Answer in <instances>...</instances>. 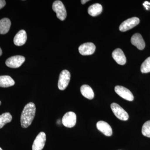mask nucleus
I'll use <instances>...</instances> for the list:
<instances>
[{"instance_id": "1", "label": "nucleus", "mask_w": 150, "mask_h": 150, "mask_svg": "<svg viewBox=\"0 0 150 150\" xmlns=\"http://www.w3.org/2000/svg\"><path fill=\"white\" fill-rule=\"evenodd\" d=\"M36 108L35 104L30 102L25 106L21 117L22 127L27 128L31 125L35 117Z\"/></svg>"}, {"instance_id": "2", "label": "nucleus", "mask_w": 150, "mask_h": 150, "mask_svg": "<svg viewBox=\"0 0 150 150\" xmlns=\"http://www.w3.org/2000/svg\"><path fill=\"white\" fill-rule=\"evenodd\" d=\"M52 9L56 12L57 18L61 21H64L67 16V12L64 4L60 1H56L53 3Z\"/></svg>"}, {"instance_id": "3", "label": "nucleus", "mask_w": 150, "mask_h": 150, "mask_svg": "<svg viewBox=\"0 0 150 150\" xmlns=\"http://www.w3.org/2000/svg\"><path fill=\"white\" fill-rule=\"evenodd\" d=\"M110 107L114 115L118 119L124 121L128 120L129 118V114L119 105L115 103H113L110 105Z\"/></svg>"}, {"instance_id": "4", "label": "nucleus", "mask_w": 150, "mask_h": 150, "mask_svg": "<svg viewBox=\"0 0 150 150\" xmlns=\"http://www.w3.org/2000/svg\"><path fill=\"white\" fill-rule=\"evenodd\" d=\"M71 78V74L67 70L62 71L59 75L58 88L60 90H64L69 85Z\"/></svg>"}, {"instance_id": "5", "label": "nucleus", "mask_w": 150, "mask_h": 150, "mask_svg": "<svg viewBox=\"0 0 150 150\" xmlns=\"http://www.w3.org/2000/svg\"><path fill=\"white\" fill-rule=\"evenodd\" d=\"M140 22L139 19L133 17L128 19L121 23L119 26V30L121 32H125L137 26Z\"/></svg>"}, {"instance_id": "6", "label": "nucleus", "mask_w": 150, "mask_h": 150, "mask_svg": "<svg viewBox=\"0 0 150 150\" xmlns=\"http://www.w3.org/2000/svg\"><path fill=\"white\" fill-rule=\"evenodd\" d=\"M25 61L24 56H12L7 59L6 64L8 67L11 68H19L22 65Z\"/></svg>"}, {"instance_id": "7", "label": "nucleus", "mask_w": 150, "mask_h": 150, "mask_svg": "<svg viewBox=\"0 0 150 150\" xmlns=\"http://www.w3.org/2000/svg\"><path fill=\"white\" fill-rule=\"evenodd\" d=\"M76 122V115L74 112L70 111L67 112L62 118V123L67 128H72Z\"/></svg>"}, {"instance_id": "8", "label": "nucleus", "mask_w": 150, "mask_h": 150, "mask_svg": "<svg viewBox=\"0 0 150 150\" xmlns=\"http://www.w3.org/2000/svg\"><path fill=\"white\" fill-rule=\"evenodd\" d=\"M115 91L117 94L123 99L128 101H132L134 100V96L129 90L121 86H117L115 87Z\"/></svg>"}, {"instance_id": "9", "label": "nucleus", "mask_w": 150, "mask_h": 150, "mask_svg": "<svg viewBox=\"0 0 150 150\" xmlns=\"http://www.w3.org/2000/svg\"><path fill=\"white\" fill-rule=\"evenodd\" d=\"M46 142V135L41 132L38 135L32 146V150H42L44 148Z\"/></svg>"}, {"instance_id": "10", "label": "nucleus", "mask_w": 150, "mask_h": 150, "mask_svg": "<svg viewBox=\"0 0 150 150\" xmlns=\"http://www.w3.org/2000/svg\"><path fill=\"white\" fill-rule=\"evenodd\" d=\"M96 46L92 43H86L82 44L79 48V52L81 55L88 56L94 53Z\"/></svg>"}, {"instance_id": "11", "label": "nucleus", "mask_w": 150, "mask_h": 150, "mask_svg": "<svg viewBox=\"0 0 150 150\" xmlns=\"http://www.w3.org/2000/svg\"><path fill=\"white\" fill-rule=\"evenodd\" d=\"M96 127L97 129L105 136L110 137L112 135V128L107 122L103 121H98L96 124Z\"/></svg>"}, {"instance_id": "12", "label": "nucleus", "mask_w": 150, "mask_h": 150, "mask_svg": "<svg viewBox=\"0 0 150 150\" xmlns=\"http://www.w3.org/2000/svg\"><path fill=\"white\" fill-rule=\"evenodd\" d=\"M112 56L115 62L121 65L126 64V59L123 52L120 48H116L112 52Z\"/></svg>"}, {"instance_id": "13", "label": "nucleus", "mask_w": 150, "mask_h": 150, "mask_svg": "<svg viewBox=\"0 0 150 150\" xmlns=\"http://www.w3.org/2000/svg\"><path fill=\"white\" fill-rule=\"evenodd\" d=\"M131 43L139 50H142L145 48V43L142 35L139 33L134 34L131 38Z\"/></svg>"}, {"instance_id": "14", "label": "nucleus", "mask_w": 150, "mask_h": 150, "mask_svg": "<svg viewBox=\"0 0 150 150\" xmlns=\"http://www.w3.org/2000/svg\"><path fill=\"white\" fill-rule=\"evenodd\" d=\"M27 40V34L24 30H21L16 35L13 39L14 43L17 46L24 45Z\"/></svg>"}, {"instance_id": "15", "label": "nucleus", "mask_w": 150, "mask_h": 150, "mask_svg": "<svg viewBox=\"0 0 150 150\" xmlns=\"http://www.w3.org/2000/svg\"><path fill=\"white\" fill-rule=\"evenodd\" d=\"M81 92L82 95L87 99H93L94 97L93 90L88 85H83L81 86Z\"/></svg>"}, {"instance_id": "16", "label": "nucleus", "mask_w": 150, "mask_h": 150, "mask_svg": "<svg viewBox=\"0 0 150 150\" xmlns=\"http://www.w3.org/2000/svg\"><path fill=\"white\" fill-rule=\"evenodd\" d=\"M11 22L8 18H4L0 20V34H5L9 30Z\"/></svg>"}, {"instance_id": "17", "label": "nucleus", "mask_w": 150, "mask_h": 150, "mask_svg": "<svg viewBox=\"0 0 150 150\" xmlns=\"http://www.w3.org/2000/svg\"><path fill=\"white\" fill-rule=\"evenodd\" d=\"M15 84L13 79L8 76H0V87L7 88Z\"/></svg>"}, {"instance_id": "18", "label": "nucleus", "mask_w": 150, "mask_h": 150, "mask_svg": "<svg viewBox=\"0 0 150 150\" xmlns=\"http://www.w3.org/2000/svg\"><path fill=\"white\" fill-rule=\"evenodd\" d=\"M102 6L99 4H95L92 5L88 10V12L90 15L92 16H96L99 15L102 12Z\"/></svg>"}, {"instance_id": "19", "label": "nucleus", "mask_w": 150, "mask_h": 150, "mask_svg": "<svg viewBox=\"0 0 150 150\" xmlns=\"http://www.w3.org/2000/svg\"><path fill=\"white\" fill-rule=\"evenodd\" d=\"M12 117L9 112H7L0 115V129L2 128L7 123L12 121Z\"/></svg>"}, {"instance_id": "20", "label": "nucleus", "mask_w": 150, "mask_h": 150, "mask_svg": "<svg viewBox=\"0 0 150 150\" xmlns=\"http://www.w3.org/2000/svg\"><path fill=\"white\" fill-rule=\"evenodd\" d=\"M141 72L146 74L150 72V57L148 58L143 62L141 67Z\"/></svg>"}, {"instance_id": "21", "label": "nucleus", "mask_w": 150, "mask_h": 150, "mask_svg": "<svg viewBox=\"0 0 150 150\" xmlns=\"http://www.w3.org/2000/svg\"><path fill=\"white\" fill-rule=\"evenodd\" d=\"M142 133L145 137L150 138V121L144 123L142 126Z\"/></svg>"}, {"instance_id": "22", "label": "nucleus", "mask_w": 150, "mask_h": 150, "mask_svg": "<svg viewBox=\"0 0 150 150\" xmlns=\"http://www.w3.org/2000/svg\"><path fill=\"white\" fill-rule=\"evenodd\" d=\"M6 4V2L4 0H0V9L3 8Z\"/></svg>"}, {"instance_id": "23", "label": "nucleus", "mask_w": 150, "mask_h": 150, "mask_svg": "<svg viewBox=\"0 0 150 150\" xmlns=\"http://www.w3.org/2000/svg\"><path fill=\"white\" fill-rule=\"evenodd\" d=\"M88 1H87V0H81V3L82 4H84L86 3Z\"/></svg>"}, {"instance_id": "24", "label": "nucleus", "mask_w": 150, "mask_h": 150, "mask_svg": "<svg viewBox=\"0 0 150 150\" xmlns=\"http://www.w3.org/2000/svg\"><path fill=\"white\" fill-rule=\"evenodd\" d=\"M2 54V51L1 49L0 48V56H1Z\"/></svg>"}, {"instance_id": "25", "label": "nucleus", "mask_w": 150, "mask_h": 150, "mask_svg": "<svg viewBox=\"0 0 150 150\" xmlns=\"http://www.w3.org/2000/svg\"><path fill=\"white\" fill-rule=\"evenodd\" d=\"M0 150H3L2 149H1V148H0Z\"/></svg>"}, {"instance_id": "26", "label": "nucleus", "mask_w": 150, "mask_h": 150, "mask_svg": "<svg viewBox=\"0 0 150 150\" xmlns=\"http://www.w3.org/2000/svg\"><path fill=\"white\" fill-rule=\"evenodd\" d=\"M1 101H0V105H1Z\"/></svg>"}]
</instances>
